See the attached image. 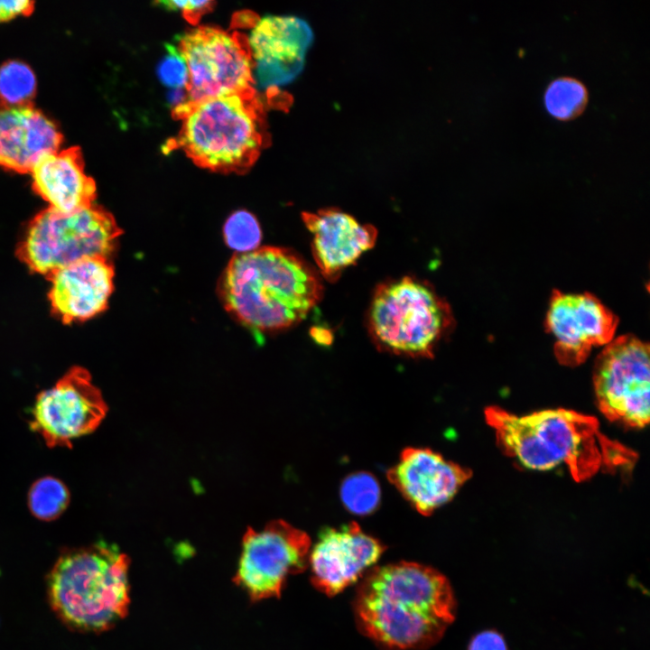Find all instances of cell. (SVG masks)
Here are the masks:
<instances>
[{
	"mask_svg": "<svg viewBox=\"0 0 650 650\" xmlns=\"http://www.w3.org/2000/svg\"><path fill=\"white\" fill-rule=\"evenodd\" d=\"M34 9V2L28 0H0V22L19 15H28Z\"/></svg>",
	"mask_w": 650,
	"mask_h": 650,
	"instance_id": "obj_28",
	"label": "cell"
},
{
	"mask_svg": "<svg viewBox=\"0 0 650 650\" xmlns=\"http://www.w3.org/2000/svg\"><path fill=\"white\" fill-rule=\"evenodd\" d=\"M61 143L55 123L32 105L0 107V167L20 173L32 172Z\"/></svg>",
	"mask_w": 650,
	"mask_h": 650,
	"instance_id": "obj_18",
	"label": "cell"
},
{
	"mask_svg": "<svg viewBox=\"0 0 650 650\" xmlns=\"http://www.w3.org/2000/svg\"><path fill=\"white\" fill-rule=\"evenodd\" d=\"M618 319L594 295L554 291L545 326L555 339L557 360L568 367L584 362L595 347L614 338Z\"/></svg>",
	"mask_w": 650,
	"mask_h": 650,
	"instance_id": "obj_12",
	"label": "cell"
},
{
	"mask_svg": "<svg viewBox=\"0 0 650 650\" xmlns=\"http://www.w3.org/2000/svg\"><path fill=\"white\" fill-rule=\"evenodd\" d=\"M469 650H507V646L502 635L495 630H486L471 639Z\"/></svg>",
	"mask_w": 650,
	"mask_h": 650,
	"instance_id": "obj_27",
	"label": "cell"
},
{
	"mask_svg": "<svg viewBox=\"0 0 650 650\" xmlns=\"http://www.w3.org/2000/svg\"><path fill=\"white\" fill-rule=\"evenodd\" d=\"M590 100L587 86L572 76H560L551 80L543 92V105L553 118L568 122L585 111Z\"/></svg>",
	"mask_w": 650,
	"mask_h": 650,
	"instance_id": "obj_20",
	"label": "cell"
},
{
	"mask_svg": "<svg viewBox=\"0 0 650 650\" xmlns=\"http://www.w3.org/2000/svg\"><path fill=\"white\" fill-rule=\"evenodd\" d=\"M226 244L237 253H245L258 248L262 232L255 217L246 210H237L229 216L224 225Z\"/></svg>",
	"mask_w": 650,
	"mask_h": 650,
	"instance_id": "obj_24",
	"label": "cell"
},
{
	"mask_svg": "<svg viewBox=\"0 0 650 650\" xmlns=\"http://www.w3.org/2000/svg\"><path fill=\"white\" fill-rule=\"evenodd\" d=\"M302 219L311 234L312 256L321 275L334 282L347 267L354 265L376 241V228L359 223L339 209H328L303 213Z\"/></svg>",
	"mask_w": 650,
	"mask_h": 650,
	"instance_id": "obj_17",
	"label": "cell"
},
{
	"mask_svg": "<svg viewBox=\"0 0 650 650\" xmlns=\"http://www.w3.org/2000/svg\"><path fill=\"white\" fill-rule=\"evenodd\" d=\"M179 51L189 71L183 103L255 93L253 60L247 39L240 33L200 26L181 37Z\"/></svg>",
	"mask_w": 650,
	"mask_h": 650,
	"instance_id": "obj_8",
	"label": "cell"
},
{
	"mask_svg": "<svg viewBox=\"0 0 650 650\" xmlns=\"http://www.w3.org/2000/svg\"><path fill=\"white\" fill-rule=\"evenodd\" d=\"M649 346L634 335L613 339L596 359L593 385L610 421L643 428L649 421Z\"/></svg>",
	"mask_w": 650,
	"mask_h": 650,
	"instance_id": "obj_9",
	"label": "cell"
},
{
	"mask_svg": "<svg viewBox=\"0 0 650 650\" xmlns=\"http://www.w3.org/2000/svg\"><path fill=\"white\" fill-rule=\"evenodd\" d=\"M121 234L114 217L95 205L70 212L48 208L30 221L16 255L31 271L49 276L81 259L108 258Z\"/></svg>",
	"mask_w": 650,
	"mask_h": 650,
	"instance_id": "obj_7",
	"label": "cell"
},
{
	"mask_svg": "<svg viewBox=\"0 0 650 650\" xmlns=\"http://www.w3.org/2000/svg\"><path fill=\"white\" fill-rule=\"evenodd\" d=\"M31 172L33 190L49 208L70 212L93 205L96 185L84 171L79 147L46 155Z\"/></svg>",
	"mask_w": 650,
	"mask_h": 650,
	"instance_id": "obj_19",
	"label": "cell"
},
{
	"mask_svg": "<svg viewBox=\"0 0 650 650\" xmlns=\"http://www.w3.org/2000/svg\"><path fill=\"white\" fill-rule=\"evenodd\" d=\"M69 503V489L60 480L53 477H44L35 481L28 495V505L32 514L43 521L58 518Z\"/></svg>",
	"mask_w": 650,
	"mask_h": 650,
	"instance_id": "obj_22",
	"label": "cell"
},
{
	"mask_svg": "<svg viewBox=\"0 0 650 650\" xmlns=\"http://www.w3.org/2000/svg\"><path fill=\"white\" fill-rule=\"evenodd\" d=\"M36 91V78L26 63L11 60L0 66V107L31 105Z\"/></svg>",
	"mask_w": 650,
	"mask_h": 650,
	"instance_id": "obj_21",
	"label": "cell"
},
{
	"mask_svg": "<svg viewBox=\"0 0 650 650\" xmlns=\"http://www.w3.org/2000/svg\"><path fill=\"white\" fill-rule=\"evenodd\" d=\"M380 497L379 484L368 472L353 473L341 483V501L352 514L366 515L373 513L379 505Z\"/></svg>",
	"mask_w": 650,
	"mask_h": 650,
	"instance_id": "obj_23",
	"label": "cell"
},
{
	"mask_svg": "<svg viewBox=\"0 0 650 650\" xmlns=\"http://www.w3.org/2000/svg\"><path fill=\"white\" fill-rule=\"evenodd\" d=\"M107 411L89 373L72 367L50 389L41 392L32 408L31 428L49 447L72 446L71 441L96 430Z\"/></svg>",
	"mask_w": 650,
	"mask_h": 650,
	"instance_id": "obj_11",
	"label": "cell"
},
{
	"mask_svg": "<svg viewBox=\"0 0 650 650\" xmlns=\"http://www.w3.org/2000/svg\"><path fill=\"white\" fill-rule=\"evenodd\" d=\"M471 477L469 469L428 448L409 447L386 472L388 481L421 515H430L448 503Z\"/></svg>",
	"mask_w": 650,
	"mask_h": 650,
	"instance_id": "obj_15",
	"label": "cell"
},
{
	"mask_svg": "<svg viewBox=\"0 0 650 650\" xmlns=\"http://www.w3.org/2000/svg\"><path fill=\"white\" fill-rule=\"evenodd\" d=\"M114 267L104 257H89L65 265L48 277L53 314L64 323L84 321L107 308L114 290Z\"/></svg>",
	"mask_w": 650,
	"mask_h": 650,
	"instance_id": "obj_16",
	"label": "cell"
},
{
	"mask_svg": "<svg viewBox=\"0 0 650 650\" xmlns=\"http://www.w3.org/2000/svg\"><path fill=\"white\" fill-rule=\"evenodd\" d=\"M173 115L182 122L175 144L200 167L244 172L263 147L261 108L255 93L182 103Z\"/></svg>",
	"mask_w": 650,
	"mask_h": 650,
	"instance_id": "obj_5",
	"label": "cell"
},
{
	"mask_svg": "<svg viewBox=\"0 0 650 650\" xmlns=\"http://www.w3.org/2000/svg\"><path fill=\"white\" fill-rule=\"evenodd\" d=\"M167 53L158 66L159 79L172 89H185L189 81V71L179 49L166 45Z\"/></svg>",
	"mask_w": 650,
	"mask_h": 650,
	"instance_id": "obj_25",
	"label": "cell"
},
{
	"mask_svg": "<svg viewBox=\"0 0 650 650\" xmlns=\"http://www.w3.org/2000/svg\"><path fill=\"white\" fill-rule=\"evenodd\" d=\"M456 608L448 579L432 567L411 562L374 568L354 601L362 633L395 650L436 644L454 621Z\"/></svg>",
	"mask_w": 650,
	"mask_h": 650,
	"instance_id": "obj_1",
	"label": "cell"
},
{
	"mask_svg": "<svg viewBox=\"0 0 650 650\" xmlns=\"http://www.w3.org/2000/svg\"><path fill=\"white\" fill-rule=\"evenodd\" d=\"M158 5L168 10L181 11L183 16L190 23H197L200 16L209 12L213 5L212 1H161Z\"/></svg>",
	"mask_w": 650,
	"mask_h": 650,
	"instance_id": "obj_26",
	"label": "cell"
},
{
	"mask_svg": "<svg viewBox=\"0 0 650 650\" xmlns=\"http://www.w3.org/2000/svg\"><path fill=\"white\" fill-rule=\"evenodd\" d=\"M310 552L309 535L283 520L248 529L234 581L253 600L279 597L287 578L307 568Z\"/></svg>",
	"mask_w": 650,
	"mask_h": 650,
	"instance_id": "obj_10",
	"label": "cell"
},
{
	"mask_svg": "<svg viewBox=\"0 0 650 650\" xmlns=\"http://www.w3.org/2000/svg\"><path fill=\"white\" fill-rule=\"evenodd\" d=\"M384 551L385 546L355 522L325 527L309 555L311 583L320 592L334 596L355 583Z\"/></svg>",
	"mask_w": 650,
	"mask_h": 650,
	"instance_id": "obj_13",
	"label": "cell"
},
{
	"mask_svg": "<svg viewBox=\"0 0 650 650\" xmlns=\"http://www.w3.org/2000/svg\"><path fill=\"white\" fill-rule=\"evenodd\" d=\"M226 310L255 332L290 328L322 296L318 273L289 249L258 247L235 254L218 283Z\"/></svg>",
	"mask_w": 650,
	"mask_h": 650,
	"instance_id": "obj_3",
	"label": "cell"
},
{
	"mask_svg": "<svg viewBox=\"0 0 650 650\" xmlns=\"http://www.w3.org/2000/svg\"><path fill=\"white\" fill-rule=\"evenodd\" d=\"M498 446L524 467L548 470L564 465L577 482L600 470L632 469L636 453L600 430L597 418L548 409L517 415L497 406L485 410Z\"/></svg>",
	"mask_w": 650,
	"mask_h": 650,
	"instance_id": "obj_2",
	"label": "cell"
},
{
	"mask_svg": "<svg viewBox=\"0 0 650 650\" xmlns=\"http://www.w3.org/2000/svg\"><path fill=\"white\" fill-rule=\"evenodd\" d=\"M128 557L99 542L64 551L48 577L51 606L69 627L103 632L127 614Z\"/></svg>",
	"mask_w": 650,
	"mask_h": 650,
	"instance_id": "obj_4",
	"label": "cell"
},
{
	"mask_svg": "<svg viewBox=\"0 0 650 650\" xmlns=\"http://www.w3.org/2000/svg\"><path fill=\"white\" fill-rule=\"evenodd\" d=\"M310 23L295 15H268L255 23L247 39L253 64L266 86H283L302 71L313 42Z\"/></svg>",
	"mask_w": 650,
	"mask_h": 650,
	"instance_id": "obj_14",
	"label": "cell"
},
{
	"mask_svg": "<svg viewBox=\"0 0 650 650\" xmlns=\"http://www.w3.org/2000/svg\"><path fill=\"white\" fill-rule=\"evenodd\" d=\"M452 323L448 302L426 282L412 276L379 284L367 315L376 346L410 358H432Z\"/></svg>",
	"mask_w": 650,
	"mask_h": 650,
	"instance_id": "obj_6",
	"label": "cell"
}]
</instances>
